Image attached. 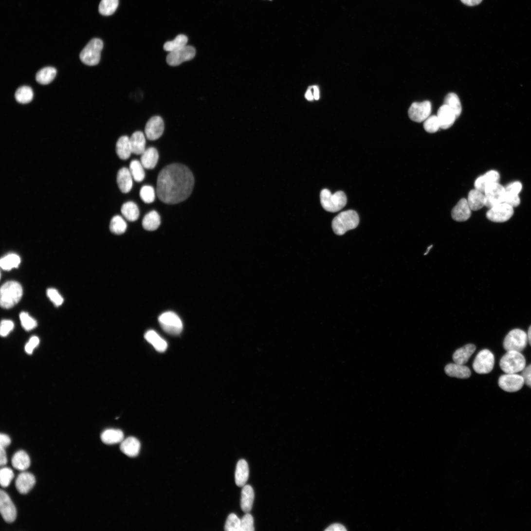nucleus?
<instances>
[{
  "mask_svg": "<svg viewBox=\"0 0 531 531\" xmlns=\"http://www.w3.org/2000/svg\"><path fill=\"white\" fill-rule=\"evenodd\" d=\"M445 370L448 376L460 379L468 378L471 375V370L468 367L457 363L447 365Z\"/></svg>",
  "mask_w": 531,
  "mask_h": 531,
  "instance_id": "obj_29",
  "label": "nucleus"
},
{
  "mask_svg": "<svg viewBox=\"0 0 531 531\" xmlns=\"http://www.w3.org/2000/svg\"><path fill=\"white\" fill-rule=\"evenodd\" d=\"M23 289L18 282L10 281L4 284L1 288L0 302L2 308L9 309L14 307L21 300Z\"/></svg>",
  "mask_w": 531,
  "mask_h": 531,
  "instance_id": "obj_2",
  "label": "nucleus"
},
{
  "mask_svg": "<svg viewBox=\"0 0 531 531\" xmlns=\"http://www.w3.org/2000/svg\"><path fill=\"white\" fill-rule=\"evenodd\" d=\"M495 358L488 349L480 351L476 355L473 365L475 372L478 374H488L494 369Z\"/></svg>",
  "mask_w": 531,
  "mask_h": 531,
  "instance_id": "obj_9",
  "label": "nucleus"
},
{
  "mask_svg": "<svg viewBox=\"0 0 531 531\" xmlns=\"http://www.w3.org/2000/svg\"><path fill=\"white\" fill-rule=\"evenodd\" d=\"M133 178L129 169L123 167L119 170L117 176L118 186L123 193L127 194L132 189Z\"/></svg>",
  "mask_w": 531,
  "mask_h": 531,
  "instance_id": "obj_21",
  "label": "nucleus"
},
{
  "mask_svg": "<svg viewBox=\"0 0 531 531\" xmlns=\"http://www.w3.org/2000/svg\"><path fill=\"white\" fill-rule=\"evenodd\" d=\"M505 193V188L499 183L489 184L484 192L485 206L490 209L497 204L503 203Z\"/></svg>",
  "mask_w": 531,
  "mask_h": 531,
  "instance_id": "obj_10",
  "label": "nucleus"
},
{
  "mask_svg": "<svg viewBox=\"0 0 531 531\" xmlns=\"http://www.w3.org/2000/svg\"><path fill=\"white\" fill-rule=\"evenodd\" d=\"M47 294L48 297L56 306H60L63 304L64 299L57 290L54 288L48 289Z\"/></svg>",
  "mask_w": 531,
  "mask_h": 531,
  "instance_id": "obj_50",
  "label": "nucleus"
},
{
  "mask_svg": "<svg viewBox=\"0 0 531 531\" xmlns=\"http://www.w3.org/2000/svg\"><path fill=\"white\" fill-rule=\"evenodd\" d=\"M326 531H345L347 529L342 524L335 523L329 526L326 530Z\"/></svg>",
  "mask_w": 531,
  "mask_h": 531,
  "instance_id": "obj_57",
  "label": "nucleus"
},
{
  "mask_svg": "<svg viewBox=\"0 0 531 531\" xmlns=\"http://www.w3.org/2000/svg\"><path fill=\"white\" fill-rule=\"evenodd\" d=\"M129 141L132 154L140 155L146 150V138L142 132H134L129 138Z\"/></svg>",
  "mask_w": 531,
  "mask_h": 531,
  "instance_id": "obj_23",
  "label": "nucleus"
},
{
  "mask_svg": "<svg viewBox=\"0 0 531 531\" xmlns=\"http://www.w3.org/2000/svg\"><path fill=\"white\" fill-rule=\"evenodd\" d=\"M144 167L141 162L137 160L132 161L129 165V171L133 179L137 182H141L146 177Z\"/></svg>",
  "mask_w": 531,
  "mask_h": 531,
  "instance_id": "obj_42",
  "label": "nucleus"
},
{
  "mask_svg": "<svg viewBox=\"0 0 531 531\" xmlns=\"http://www.w3.org/2000/svg\"><path fill=\"white\" fill-rule=\"evenodd\" d=\"M255 499L253 488L250 485H245L241 493L240 506L242 511L248 513L252 509Z\"/></svg>",
  "mask_w": 531,
  "mask_h": 531,
  "instance_id": "obj_27",
  "label": "nucleus"
},
{
  "mask_svg": "<svg viewBox=\"0 0 531 531\" xmlns=\"http://www.w3.org/2000/svg\"><path fill=\"white\" fill-rule=\"evenodd\" d=\"M103 47L104 43L101 39L99 38L92 39L80 53L81 61L84 64L89 66L98 65L101 60Z\"/></svg>",
  "mask_w": 531,
  "mask_h": 531,
  "instance_id": "obj_6",
  "label": "nucleus"
},
{
  "mask_svg": "<svg viewBox=\"0 0 531 531\" xmlns=\"http://www.w3.org/2000/svg\"><path fill=\"white\" fill-rule=\"evenodd\" d=\"M39 340L37 337L33 336L26 344L25 349L28 354H32L34 349L38 345Z\"/></svg>",
  "mask_w": 531,
  "mask_h": 531,
  "instance_id": "obj_54",
  "label": "nucleus"
},
{
  "mask_svg": "<svg viewBox=\"0 0 531 531\" xmlns=\"http://www.w3.org/2000/svg\"><path fill=\"white\" fill-rule=\"evenodd\" d=\"M164 130L165 124L163 119L161 117L156 116L148 121L145 128V132L148 139L156 140L162 136Z\"/></svg>",
  "mask_w": 531,
  "mask_h": 531,
  "instance_id": "obj_16",
  "label": "nucleus"
},
{
  "mask_svg": "<svg viewBox=\"0 0 531 531\" xmlns=\"http://www.w3.org/2000/svg\"><path fill=\"white\" fill-rule=\"evenodd\" d=\"M431 104L429 101L414 103L408 110V115L412 121L421 123L427 119L431 112Z\"/></svg>",
  "mask_w": 531,
  "mask_h": 531,
  "instance_id": "obj_15",
  "label": "nucleus"
},
{
  "mask_svg": "<svg viewBox=\"0 0 531 531\" xmlns=\"http://www.w3.org/2000/svg\"><path fill=\"white\" fill-rule=\"evenodd\" d=\"M513 213V208L503 202L490 208L487 213V217L494 222H504L509 220Z\"/></svg>",
  "mask_w": 531,
  "mask_h": 531,
  "instance_id": "obj_12",
  "label": "nucleus"
},
{
  "mask_svg": "<svg viewBox=\"0 0 531 531\" xmlns=\"http://www.w3.org/2000/svg\"><path fill=\"white\" fill-rule=\"evenodd\" d=\"M306 98L309 101H312L313 99V96L312 94L311 91L308 90L305 94Z\"/></svg>",
  "mask_w": 531,
  "mask_h": 531,
  "instance_id": "obj_60",
  "label": "nucleus"
},
{
  "mask_svg": "<svg viewBox=\"0 0 531 531\" xmlns=\"http://www.w3.org/2000/svg\"><path fill=\"white\" fill-rule=\"evenodd\" d=\"M314 88V98L316 100H318L319 98V92L318 88L316 86L313 87Z\"/></svg>",
  "mask_w": 531,
  "mask_h": 531,
  "instance_id": "obj_61",
  "label": "nucleus"
},
{
  "mask_svg": "<svg viewBox=\"0 0 531 531\" xmlns=\"http://www.w3.org/2000/svg\"><path fill=\"white\" fill-rule=\"evenodd\" d=\"M159 322L163 330L166 333L177 335L183 330V325L179 317L175 313L168 311L161 314Z\"/></svg>",
  "mask_w": 531,
  "mask_h": 531,
  "instance_id": "obj_8",
  "label": "nucleus"
},
{
  "mask_svg": "<svg viewBox=\"0 0 531 531\" xmlns=\"http://www.w3.org/2000/svg\"><path fill=\"white\" fill-rule=\"evenodd\" d=\"M270 1H271V0H270Z\"/></svg>",
  "mask_w": 531,
  "mask_h": 531,
  "instance_id": "obj_64",
  "label": "nucleus"
},
{
  "mask_svg": "<svg viewBox=\"0 0 531 531\" xmlns=\"http://www.w3.org/2000/svg\"><path fill=\"white\" fill-rule=\"evenodd\" d=\"M36 478L34 476L28 472L20 474L16 481V487L18 491L22 494H28L34 487Z\"/></svg>",
  "mask_w": 531,
  "mask_h": 531,
  "instance_id": "obj_17",
  "label": "nucleus"
},
{
  "mask_svg": "<svg viewBox=\"0 0 531 531\" xmlns=\"http://www.w3.org/2000/svg\"><path fill=\"white\" fill-rule=\"evenodd\" d=\"M116 151L120 159L126 160L129 159L132 153L129 138L128 136H123L118 139L116 143Z\"/></svg>",
  "mask_w": 531,
  "mask_h": 531,
  "instance_id": "obj_32",
  "label": "nucleus"
},
{
  "mask_svg": "<svg viewBox=\"0 0 531 531\" xmlns=\"http://www.w3.org/2000/svg\"><path fill=\"white\" fill-rule=\"evenodd\" d=\"M432 247H433V246L432 245V246H430V247H429V248H428V250H427V251H426V253L424 254V255H427V254L428 253V252H429L430 250V249H431V248H432Z\"/></svg>",
  "mask_w": 531,
  "mask_h": 531,
  "instance_id": "obj_63",
  "label": "nucleus"
},
{
  "mask_svg": "<svg viewBox=\"0 0 531 531\" xmlns=\"http://www.w3.org/2000/svg\"><path fill=\"white\" fill-rule=\"evenodd\" d=\"M0 512L7 523H12L17 518L16 508L9 495L2 490L0 492Z\"/></svg>",
  "mask_w": 531,
  "mask_h": 531,
  "instance_id": "obj_14",
  "label": "nucleus"
},
{
  "mask_svg": "<svg viewBox=\"0 0 531 531\" xmlns=\"http://www.w3.org/2000/svg\"><path fill=\"white\" fill-rule=\"evenodd\" d=\"M20 319L22 327L26 330H32L37 326V321L26 312H21Z\"/></svg>",
  "mask_w": 531,
  "mask_h": 531,
  "instance_id": "obj_48",
  "label": "nucleus"
},
{
  "mask_svg": "<svg viewBox=\"0 0 531 531\" xmlns=\"http://www.w3.org/2000/svg\"><path fill=\"white\" fill-rule=\"evenodd\" d=\"M440 125V128L446 129L451 128L457 119L454 111L446 105L441 107L437 115Z\"/></svg>",
  "mask_w": 531,
  "mask_h": 531,
  "instance_id": "obj_19",
  "label": "nucleus"
},
{
  "mask_svg": "<svg viewBox=\"0 0 531 531\" xmlns=\"http://www.w3.org/2000/svg\"><path fill=\"white\" fill-rule=\"evenodd\" d=\"M145 339L159 352H164L167 348L166 342L154 330L147 331L145 334Z\"/></svg>",
  "mask_w": 531,
  "mask_h": 531,
  "instance_id": "obj_28",
  "label": "nucleus"
},
{
  "mask_svg": "<svg viewBox=\"0 0 531 531\" xmlns=\"http://www.w3.org/2000/svg\"><path fill=\"white\" fill-rule=\"evenodd\" d=\"M500 179V174L497 171H489L476 179L474 184L475 188L484 193L487 186L492 183H499Z\"/></svg>",
  "mask_w": 531,
  "mask_h": 531,
  "instance_id": "obj_20",
  "label": "nucleus"
},
{
  "mask_svg": "<svg viewBox=\"0 0 531 531\" xmlns=\"http://www.w3.org/2000/svg\"><path fill=\"white\" fill-rule=\"evenodd\" d=\"M195 183L194 175L186 166L180 164L167 165L158 177V198L166 204L179 203L190 197Z\"/></svg>",
  "mask_w": 531,
  "mask_h": 531,
  "instance_id": "obj_1",
  "label": "nucleus"
},
{
  "mask_svg": "<svg viewBox=\"0 0 531 531\" xmlns=\"http://www.w3.org/2000/svg\"><path fill=\"white\" fill-rule=\"evenodd\" d=\"M249 476V468L247 462L244 459L239 460L237 465L235 472L236 484L239 487H244Z\"/></svg>",
  "mask_w": 531,
  "mask_h": 531,
  "instance_id": "obj_22",
  "label": "nucleus"
},
{
  "mask_svg": "<svg viewBox=\"0 0 531 531\" xmlns=\"http://www.w3.org/2000/svg\"><path fill=\"white\" fill-rule=\"evenodd\" d=\"M140 197L145 203L147 204L153 203L155 200L154 188L150 185L142 186L140 191Z\"/></svg>",
  "mask_w": 531,
  "mask_h": 531,
  "instance_id": "obj_44",
  "label": "nucleus"
},
{
  "mask_svg": "<svg viewBox=\"0 0 531 531\" xmlns=\"http://www.w3.org/2000/svg\"><path fill=\"white\" fill-rule=\"evenodd\" d=\"M501 369L506 374H516L526 367V359L521 352L508 351L500 361Z\"/></svg>",
  "mask_w": 531,
  "mask_h": 531,
  "instance_id": "obj_5",
  "label": "nucleus"
},
{
  "mask_svg": "<svg viewBox=\"0 0 531 531\" xmlns=\"http://www.w3.org/2000/svg\"><path fill=\"white\" fill-rule=\"evenodd\" d=\"M188 42L187 37L184 35H179L172 41L165 42L164 46L165 51L171 53L181 49L185 46Z\"/></svg>",
  "mask_w": 531,
  "mask_h": 531,
  "instance_id": "obj_37",
  "label": "nucleus"
},
{
  "mask_svg": "<svg viewBox=\"0 0 531 531\" xmlns=\"http://www.w3.org/2000/svg\"><path fill=\"white\" fill-rule=\"evenodd\" d=\"M476 348L472 344L467 345L458 349L454 354L453 358L455 363L464 365L475 352Z\"/></svg>",
  "mask_w": 531,
  "mask_h": 531,
  "instance_id": "obj_30",
  "label": "nucleus"
},
{
  "mask_svg": "<svg viewBox=\"0 0 531 531\" xmlns=\"http://www.w3.org/2000/svg\"><path fill=\"white\" fill-rule=\"evenodd\" d=\"M57 70L54 67H48L39 70L36 74L37 81L42 85L51 83L55 78Z\"/></svg>",
  "mask_w": 531,
  "mask_h": 531,
  "instance_id": "obj_35",
  "label": "nucleus"
},
{
  "mask_svg": "<svg viewBox=\"0 0 531 531\" xmlns=\"http://www.w3.org/2000/svg\"><path fill=\"white\" fill-rule=\"evenodd\" d=\"M196 55L195 48L186 45L177 51L169 53L166 57L167 64L171 66H178L184 62L190 61Z\"/></svg>",
  "mask_w": 531,
  "mask_h": 531,
  "instance_id": "obj_11",
  "label": "nucleus"
},
{
  "mask_svg": "<svg viewBox=\"0 0 531 531\" xmlns=\"http://www.w3.org/2000/svg\"><path fill=\"white\" fill-rule=\"evenodd\" d=\"M140 448V442L133 437H129L124 440L120 446L122 453L129 457H135L138 455Z\"/></svg>",
  "mask_w": 531,
  "mask_h": 531,
  "instance_id": "obj_25",
  "label": "nucleus"
},
{
  "mask_svg": "<svg viewBox=\"0 0 531 531\" xmlns=\"http://www.w3.org/2000/svg\"><path fill=\"white\" fill-rule=\"evenodd\" d=\"M522 188V183L519 182H514L509 184L506 188V192L519 195Z\"/></svg>",
  "mask_w": 531,
  "mask_h": 531,
  "instance_id": "obj_53",
  "label": "nucleus"
},
{
  "mask_svg": "<svg viewBox=\"0 0 531 531\" xmlns=\"http://www.w3.org/2000/svg\"><path fill=\"white\" fill-rule=\"evenodd\" d=\"M527 334L524 330L516 329L511 330L504 341V348L507 351L522 352L528 344Z\"/></svg>",
  "mask_w": 531,
  "mask_h": 531,
  "instance_id": "obj_7",
  "label": "nucleus"
},
{
  "mask_svg": "<svg viewBox=\"0 0 531 531\" xmlns=\"http://www.w3.org/2000/svg\"><path fill=\"white\" fill-rule=\"evenodd\" d=\"M471 211L467 200L462 199L453 209L452 217L455 221L464 222L469 219Z\"/></svg>",
  "mask_w": 531,
  "mask_h": 531,
  "instance_id": "obj_18",
  "label": "nucleus"
},
{
  "mask_svg": "<svg viewBox=\"0 0 531 531\" xmlns=\"http://www.w3.org/2000/svg\"><path fill=\"white\" fill-rule=\"evenodd\" d=\"M119 0H102L99 6L100 13L105 16L112 15L117 9Z\"/></svg>",
  "mask_w": 531,
  "mask_h": 531,
  "instance_id": "obj_40",
  "label": "nucleus"
},
{
  "mask_svg": "<svg viewBox=\"0 0 531 531\" xmlns=\"http://www.w3.org/2000/svg\"><path fill=\"white\" fill-rule=\"evenodd\" d=\"M359 221L357 213L354 210H348L341 213L333 219L332 228L336 235L341 236L350 230L356 228Z\"/></svg>",
  "mask_w": 531,
  "mask_h": 531,
  "instance_id": "obj_3",
  "label": "nucleus"
},
{
  "mask_svg": "<svg viewBox=\"0 0 531 531\" xmlns=\"http://www.w3.org/2000/svg\"><path fill=\"white\" fill-rule=\"evenodd\" d=\"M498 384L504 391L513 393L521 390L525 383L521 375L506 373L500 377Z\"/></svg>",
  "mask_w": 531,
  "mask_h": 531,
  "instance_id": "obj_13",
  "label": "nucleus"
},
{
  "mask_svg": "<svg viewBox=\"0 0 531 531\" xmlns=\"http://www.w3.org/2000/svg\"><path fill=\"white\" fill-rule=\"evenodd\" d=\"M14 477L13 470L10 468L4 467L0 471V484L3 488H7Z\"/></svg>",
  "mask_w": 531,
  "mask_h": 531,
  "instance_id": "obj_46",
  "label": "nucleus"
},
{
  "mask_svg": "<svg viewBox=\"0 0 531 531\" xmlns=\"http://www.w3.org/2000/svg\"><path fill=\"white\" fill-rule=\"evenodd\" d=\"M13 467L19 471H25L30 466V458L28 455L24 451L17 452L12 459Z\"/></svg>",
  "mask_w": 531,
  "mask_h": 531,
  "instance_id": "obj_33",
  "label": "nucleus"
},
{
  "mask_svg": "<svg viewBox=\"0 0 531 531\" xmlns=\"http://www.w3.org/2000/svg\"><path fill=\"white\" fill-rule=\"evenodd\" d=\"M123 216L128 221H135L139 217V210L137 205L133 202H128L121 208Z\"/></svg>",
  "mask_w": 531,
  "mask_h": 531,
  "instance_id": "obj_36",
  "label": "nucleus"
},
{
  "mask_svg": "<svg viewBox=\"0 0 531 531\" xmlns=\"http://www.w3.org/2000/svg\"><path fill=\"white\" fill-rule=\"evenodd\" d=\"M527 336H528V342L529 345H530V346L531 347V326L529 328L528 331V334H527Z\"/></svg>",
  "mask_w": 531,
  "mask_h": 531,
  "instance_id": "obj_62",
  "label": "nucleus"
},
{
  "mask_svg": "<svg viewBox=\"0 0 531 531\" xmlns=\"http://www.w3.org/2000/svg\"><path fill=\"white\" fill-rule=\"evenodd\" d=\"M424 122L423 128L427 132L435 133L440 128V123L437 116H429Z\"/></svg>",
  "mask_w": 531,
  "mask_h": 531,
  "instance_id": "obj_45",
  "label": "nucleus"
},
{
  "mask_svg": "<svg viewBox=\"0 0 531 531\" xmlns=\"http://www.w3.org/2000/svg\"><path fill=\"white\" fill-rule=\"evenodd\" d=\"M224 527L226 531H240V519L231 513L228 516Z\"/></svg>",
  "mask_w": 531,
  "mask_h": 531,
  "instance_id": "obj_47",
  "label": "nucleus"
},
{
  "mask_svg": "<svg viewBox=\"0 0 531 531\" xmlns=\"http://www.w3.org/2000/svg\"><path fill=\"white\" fill-rule=\"evenodd\" d=\"M34 96L32 88L29 86H22L19 88L15 93V98L18 102L26 104L30 103Z\"/></svg>",
  "mask_w": 531,
  "mask_h": 531,
  "instance_id": "obj_38",
  "label": "nucleus"
},
{
  "mask_svg": "<svg viewBox=\"0 0 531 531\" xmlns=\"http://www.w3.org/2000/svg\"><path fill=\"white\" fill-rule=\"evenodd\" d=\"M521 372L524 383L531 388V365L526 366Z\"/></svg>",
  "mask_w": 531,
  "mask_h": 531,
  "instance_id": "obj_55",
  "label": "nucleus"
},
{
  "mask_svg": "<svg viewBox=\"0 0 531 531\" xmlns=\"http://www.w3.org/2000/svg\"><path fill=\"white\" fill-rule=\"evenodd\" d=\"M482 0H461L465 5L468 6H475L479 4Z\"/></svg>",
  "mask_w": 531,
  "mask_h": 531,
  "instance_id": "obj_59",
  "label": "nucleus"
},
{
  "mask_svg": "<svg viewBox=\"0 0 531 531\" xmlns=\"http://www.w3.org/2000/svg\"><path fill=\"white\" fill-rule=\"evenodd\" d=\"M255 531L254 520L253 516L249 513L240 519V531Z\"/></svg>",
  "mask_w": 531,
  "mask_h": 531,
  "instance_id": "obj_49",
  "label": "nucleus"
},
{
  "mask_svg": "<svg viewBox=\"0 0 531 531\" xmlns=\"http://www.w3.org/2000/svg\"><path fill=\"white\" fill-rule=\"evenodd\" d=\"M8 459L5 449L0 447V465L1 466L5 465L7 463Z\"/></svg>",
  "mask_w": 531,
  "mask_h": 531,
  "instance_id": "obj_58",
  "label": "nucleus"
},
{
  "mask_svg": "<svg viewBox=\"0 0 531 531\" xmlns=\"http://www.w3.org/2000/svg\"><path fill=\"white\" fill-rule=\"evenodd\" d=\"M101 438L105 444L112 445L121 443L124 440V435L121 430L109 429L102 433Z\"/></svg>",
  "mask_w": 531,
  "mask_h": 531,
  "instance_id": "obj_31",
  "label": "nucleus"
},
{
  "mask_svg": "<svg viewBox=\"0 0 531 531\" xmlns=\"http://www.w3.org/2000/svg\"><path fill=\"white\" fill-rule=\"evenodd\" d=\"M159 158L157 150L154 147H150L146 149L141 155L140 162L144 168L153 169L157 165Z\"/></svg>",
  "mask_w": 531,
  "mask_h": 531,
  "instance_id": "obj_26",
  "label": "nucleus"
},
{
  "mask_svg": "<svg viewBox=\"0 0 531 531\" xmlns=\"http://www.w3.org/2000/svg\"><path fill=\"white\" fill-rule=\"evenodd\" d=\"M449 107L455 113L457 118L461 114L462 107L458 95L454 92L448 93L445 98L444 104Z\"/></svg>",
  "mask_w": 531,
  "mask_h": 531,
  "instance_id": "obj_39",
  "label": "nucleus"
},
{
  "mask_svg": "<svg viewBox=\"0 0 531 531\" xmlns=\"http://www.w3.org/2000/svg\"><path fill=\"white\" fill-rule=\"evenodd\" d=\"M21 262L20 258L16 254H10L1 259L0 265L4 270L9 271L17 268Z\"/></svg>",
  "mask_w": 531,
  "mask_h": 531,
  "instance_id": "obj_41",
  "label": "nucleus"
},
{
  "mask_svg": "<svg viewBox=\"0 0 531 531\" xmlns=\"http://www.w3.org/2000/svg\"><path fill=\"white\" fill-rule=\"evenodd\" d=\"M467 201L472 211H478L485 206L484 193L476 189H472L469 192Z\"/></svg>",
  "mask_w": 531,
  "mask_h": 531,
  "instance_id": "obj_24",
  "label": "nucleus"
},
{
  "mask_svg": "<svg viewBox=\"0 0 531 531\" xmlns=\"http://www.w3.org/2000/svg\"><path fill=\"white\" fill-rule=\"evenodd\" d=\"M14 324L11 320H4L1 323V329L0 333L1 336H7L14 329Z\"/></svg>",
  "mask_w": 531,
  "mask_h": 531,
  "instance_id": "obj_52",
  "label": "nucleus"
},
{
  "mask_svg": "<svg viewBox=\"0 0 531 531\" xmlns=\"http://www.w3.org/2000/svg\"><path fill=\"white\" fill-rule=\"evenodd\" d=\"M161 219L158 213L152 211L146 215L142 221L143 228L147 231H155L161 225Z\"/></svg>",
  "mask_w": 531,
  "mask_h": 531,
  "instance_id": "obj_34",
  "label": "nucleus"
},
{
  "mask_svg": "<svg viewBox=\"0 0 531 531\" xmlns=\"http://www.w3.org/2000/svg\"><path fill=\"white\" fill-rule=\"evenodd\" d=\"M11 443L10 437L5 434L1 433L0 435V447L6 448Z\"/></svg>",
  "mask_w": 531,
  "mask_h": 531,
  "instance_id": "obj_56",
  "label": "nucleus"
},
{
  "mask_svg": "<svg viewBox=\"0 0 531 531\" xmlns=\"http://www.w3.org/2000/svg\"><path fill=\"white\" fill-rule=\"evenodd\" d=\"M320 201L322 207L327 211L335 213L344 208L347 203V197L342 191L331 194L328 189H323L320 193Z\"/></svg>",
  "mask_w": 531,
  "mask_h": 531,
  "instance_id": "obj_4",
  "label": "nucleus"
},
{
  "mask_svg": "<svg viewBox=\"0 0 531 531\" xmlns=\"http://www.w3.org/2000/svg\"><path fill=\"white\" fill-rule=\"evenodd\" d=\"M504 203L509 204L513 208L516 207L519 205L520 200L518 195L506 191Z\"/></svg>",
  "mask_w": 531,
  "mask_h": 531,
  "instance_id": "obj_51",
  "label": "nucleus"
},
{
  "mask_svg": "<svg viewBox=\"0 0 531 531\" xmlns=\"http://www.w3.org/2000/svg\"><path fill=\"white\" fill-rule=\"evenodd\" d=\"M127 228V224L124 219L120 216H114L110 223V230L116 235L124 233Z\"/></svg>",
  "mask_w": 531,
  "mask_h": 531,
  "instance_id": "obj_43",
  "label": "nucleus"
}]
</instances>
